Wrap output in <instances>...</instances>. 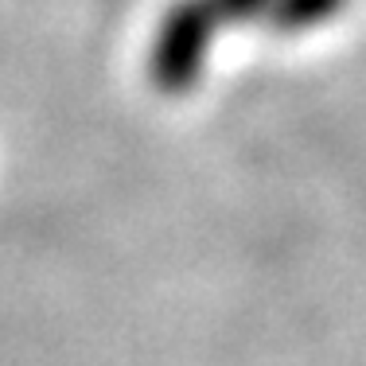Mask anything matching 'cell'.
Returning <instances> with one entry per match:
<instances>
[{"label":"cell","instance_id":"6da1fadb","mask_svg":"<svg viewBox=\"0 0 366 366\" xmlns=\"http://www.w3.org/2000/svg\"><path fill=\"white\" fill-rule=\"evenodd\" d=\"M214 36H219V20H214L207 0H179V4H172V12L160 24V36L152 43V59H148L152 82L164 94L187 90L195 82V74L203 71V59L211 51Z\"/></svg>","mask_w":366,"mask_h":366},{"label":"cell","instance_id":"7a4b0ae2","mask_svg":"<svg viewBox=\"0 0 366 366\" xmlns=\"http://www.w3.org/2000/svg\"><path fill=\"white\" fill-rule=\"evenodd\" d=\"M347 0H269L265 16L273 24V31H304V28H320L331 16L343 12Z\"/></svg>","mask_w":366,"mask_h":366},{"label":"cell","instance_id":"3957f363","mask_svg":"<svg viewBox=\"0 0 366 366\" xmlns=\"http://www.w3.org/2000/svg\"><path fill=\"white\" fill-rule=\"evenodd\" d=\"M214 12V20H246V16H257L269 8V0H207Z\"/></svg>","mask_w":366,"mask_h":366}]
</instances>
